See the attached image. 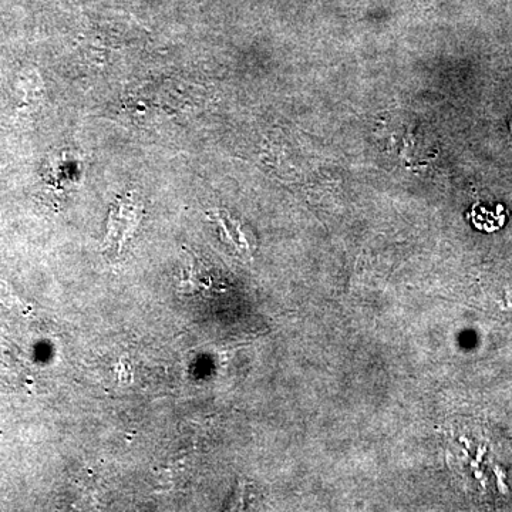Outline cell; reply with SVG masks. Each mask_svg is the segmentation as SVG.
<instances>
[{
	"instance_id": "obj_1",
	"label": "cell",
	"mask_w": 512,
	"mask_h": 512,
	"mask_svg": "<svg viewBox=\"0 0 512 512\" xmlns=\"http://www.w3.org/2000/svg\"><path fill=\"white\" fill-rule=\"evenodd\" d=\"M140 220V208L133 202L123 201L113 212H111L109 237L107 247L120 249L124 241L133 235Z\"/></svg>"
}]
</instances>
